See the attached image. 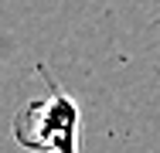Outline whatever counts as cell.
<instances>
[{"instance_id": "6da1fadb", "label": "cell", "mask_w": 160, "mask_h": 153, "mask_svg": "<svg viewBox=\"0 0 160 153\" xmlns=\"http://www.w3.org/2000/svg\"><path fill=\"white\" fill-rule=\"evenodd\" d=\"M44 82H48V95L21 106L14 119V140L31 153H78L82 109L48 75Z\"/></svg>"}]
</instances>
